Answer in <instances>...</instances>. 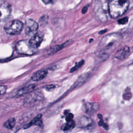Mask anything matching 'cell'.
<instances>
[{
    "mask_svg": "<svg viewBox=\"0 0 133 133\" xmlns=\"http://www.w3.org/2000/svg\"><path fill=\"white\" fill-rule=\"evenodd\" d=\"M121 34L118 33H111L106 35L101 39L98 45V50L100 52L111 51L115 49L122 41Z\"/></svg>",
    "mask_w": 133,
    "mask_h": 133,
    "instance_id": "obj_1",
    "label": "cell"
},
{
    "mask_svg": "<svg viewBox=\"0 0 133 133\" xmlns=\"http://www.w3.org/2000/svg\"><path fill=\"white\" fill-rule=\"evenodd\" d=\"M129 4V0H109L108 11L112 18L122 16L127 10Z\"/></svg>",
    "mask_w": 133,
    "mask_h": 133,
    "instance_id": "obj_2",
    "label": "cell"
},
{
    "mask_svg": "<svg viewBox=\"0 0 133 133\" xmlns=\"http://www.w3.org/2000/svg\"><path fill=\"white\" fill-rule=\"evenodd\" d=\"M23 28V23L18 20H14L5 24L4 29L6 33L10 35L19 34Z\"/></svg>",
    "mask_w": 133,
    "mask_h": 133,
    "instance_id": "obj_3",
    "label": "cell"
},
{
    "mask_svg": "<svg viewBox=\"0 0 133 133\" xmlns=\"http://www.w3.org/2000/svg\"><path fill=\"white\" fill-rule=\"evenodd\" d=\"M16 51L20 54L30 55L36 51V49L32 47L29 40H21L16 45Z\"/></svg>",
    "mask_w": 133,
    "mask_h": 133,
    "instance_id": "obj_4",
    "label": "cell"
},
{
    "mask_svg": "<svg viewBox=\"0 0 133 133\" xmlns=\"http://www.w3.org/2000/svg\"><path fill=\"white\" fill-rule=\"evenodd\" d=\"M42 94L38 92H31L24 101V105L26 107H31L36 104L42 100Z\"/></svg>",
    "mask_w": 133,
    "mask_h": 133,
    "instance_id": "obj_5",
    "label": "cell"
},
{
    "mask_svg": "<svg viewBox=\"0 0 133 133\" xmlns=\"http://www.w3.org/2000/svg\"><path fill=\"white\" fill-rule=\"evenodd\" d=\"M38 25L37 23L33 19L27 20L25 24V33L29 36H33L36 33Z\"/></svg>",
    "mask_w": 133,
    "mask_h": 133,
    "instance_id": "obj_6",
    "label": "cell"
},
{
    "mask_svg": "<svg viewBox=\"0 0 133 133\" xmlns=\"http://www.w3.org/2000/svg\"><path fill=\"white\" fill-rule=\"evenodd\" d=\"M1 20L4 21L6 20L10 15L11 8L9 3L5 1H1L0 3Z\"/></svg>",
    "mask_w": 133,
    "mask_h": 133,
    "instance_id": "obj_7",
    "label": "cell"
},
{
    "mask_svg": "<svg viewBox=\"0 0 133 133\" xmlns=\"http://www.w3.org/2000/svg\"><path fill=\"white\" fill-rule=\"evenodd\" d=\"M93 124L92 120L87 116H82L77 121V126L81 128H89Z\"/></svg>",
    "mask_w": 133,
    "mask_h": 133,
    "instance_id": "obj_8",
    "label": "cell"
},
{
    "mask_svg": "<svg viewBox=\"0 0 133 133\" xmlns=\"http://www.w3.org/2000/svg\"><path fill=\"white\" fill-rule=\"evenodd\" d=\"M43 38L44 36L42 33H36L29 39V42L32 47L37 49L41 44Z\"/></svg>",
    "mask_w": 133,
    "mask_h": 133,
    "instance_id": "obj_9",
    "label": "cell"
},
{
    "mask_svg": "<svg viewBox=\"0 0 133 133\" xmlns=\"http://www.w3.org/2000/svg\"><path fill=\"white\" fill-rule=\"evenodd\" d=\"M35 85L31 84L25 86L22 88H21L16 92V93L14 95V97L18 98L25 95L26 94H29L33 91V90L35 89Z\"/></svg>",
    "mask_w": 133,
    "mask_h": 133,
    "instance_id": "obj_10",
    "label": "cell"
},
{
    "mask_svg": "<svg viewBox=\"0 0 133 133\" xmlns=\"http://www.w3.org/2000/svg\"><path fill=\"white\" fill-rule=\"evenodd\" d=\"M129 52V48L127 46H125L123 48L117 51L115 54L114 55V57L120 60L124 59L128 56Z\"/></svg>",
    "mask_w": 133,
    "mask_h": 133,
    "instance_id": "obj_11",
    "label": "cell"
},
{
    "mask_svg": "<svg viewBox=\"0 0 133 133\" xmlns=\"http://www.w3.org/2000/svg\"><path fill=\"white\" fill-rule=\"evenodd\" d=\"M42 116V115L41 114H39V115H37L29 124L25 125V126L23 127V128L24 129H27L29 127H30L31 126H32L33 125H37L38 126H42V125H43Z\"/></svg>",
    "mask_w": 133,
    "mask_h": 133,
    "instance_id": "obj_12",
    "label": "cell"
},
{
    "mask_svg": "<svg viewBox=\"0 0 133 133\" xmlns=\"http://www.w3.org/2000/svg\"><path fill=\"white\" fill-rule=\"evenodd\" d=\"M47 71L46 70H39L34 73L31 76L32 81L37 82L45 78L47 74Z\"/></svg>",
    "mask_w": 133,
    "mask_h": 133,
    "instance_id": "obj_13",
    "label": "cell"
},
{
    "mask_svg": "<svg viewBox=\"0 0 133 133\" xmlns=\"http://www.w3.org/2000/svg\"><path fill=\"white\" fill-rule=\"evenodd\" d=\"M99 109V105L97 103H86L85 104V109L87 113L92 114L95 113Z\"/></svg>",
    "mask_w": 133,
    "mask_h": 133,
    "instance_id": "obj_14",
    "label": "cell"
},
{
    "mask_svg": "<svg viewBox=\"0 0 133 133\" xmlns=\"http://www.w3.org/2000/svg\"><path fill=\"white\" fill-rule=\"evenodd\" d=\"M16 121L14 118H10L4 123V127L8 129H11L15 126Z\"/></svg>",
    "mask_w": 133,
    "mask_h": 133,
    "instance_id": "obj_15",
    "label": "cell"
},
{
    "mask_svg": "<svg viewBox=\"0 0 133 133\" xmlns=\"http://www.w3.org/2000/svg\"><path fill=\"white\" fill-rule=\"evenodd\" d=\"M75 125V122L73 120L71 121L67 122V123L63 127V130L64 131L70 130L73 129Z\"/></svg>",
    "mask_w": 133,
    "mask_h": 133,
    "instance_id": "obj_16",
    "label": "cell"
},
{
    "mask_svg": "<svg viewBox=\"0 0 133 133\" xmlns=\"http://www.w3.org/2000/svg\"><path fill=\"white\" fill-rule=\"evenodd\" d=\"M84 63V60H82L81 61H80L79 62H78V63H76L75 65L74 66L73 68H72L70 70V72H73L75 71H76L78 69H79V68H81L83 64Z\"/></svg>",
    "mask_w": 133,
    "mask_h": 133,
    "instance_id": "obj_17",
    "label": "cell"
},
{
    "mask_svg": "<svg viewBox=\"0 0 133 133\" xmlns=\"http://www.w3.org/2000/svg\"><path fill=\"white\" fill-rule=\"evenodd\" d=\"M87 78V75H82V76H81L77 80V81L74 84V86H79L80 84H82V83H84V81Z\"/></svg>",
    "mask_w": 133,
    "mask_h": 133,
    "instance_id": "obj_18",
    "label": "cell"
},
{
    "mask_svg": "<svg viewBox=\"0 0 133 133\" xmlns=\"http://www.w3.org/2000/svg\"><path fill=\"white\" fill-rule=\"evenodd\" d=\"M63 47L62 45H56L54 47H53L52 48H51L50 50H49V53L50 54H54L56 52H57L58 51L61 50L62 48Z\"/></svg>",
    "mask_w": 133,
    "mask_h": 133,
    "instance_id": "obj_19",
    "label": "cell"
},
{
    "mask_svg": "<svg viewBox=\"0 0 133 133\" xmlns=\"http://www.w3.org/2000/svg\"><path fill=\"white\" fill-rule=\"evenodd\" d=\"M48 19V17L47 15H44L42 16L40 19H39V23L41 25H45L47 23Z\"/></svg>",
    "mask_w": 133,
    "mask_h": 133,
    "instance_id": "obj_20",
    "label": "cell"
},
{
    "mask_svg": "<svg viewBox=\"0 0 133 133\" xmlns=\"http://www.w3.org/2000/svg\"><path fill=\"white\" fill-rule=\"evenodd\" d=\"M128 19L127 17H124L123 18H121L118 20V23L120 24H125L128 22Z\"/></svg>",
    "mask_w": 133,
    "mask_h": 133,
    "instance_id": "obj_21",
    "label": "cell"
},
{
    "mask_svg": "<svg viewBox=\"0 0 133 133\" xmlns=\"http://www.w3.org/2000/svg\"><path fill=\"white\" fill-rule=\"evenodd\" d=\"M73 115L72 113H67L66 115V120L67 122L71 121L73 120Z\"/></svg>",
    "mask_w": 133,
    "mask_h": 133,
    "instance_id": "obj_22",
    "label": "cell"
},
{
    "mask_svg": "<svg viewBox=\"0 0 133 133\" xmlns=\"http://www.w3.org/2000/svg\"><path fill=\"white\" fill-rule=\"evenodd\" d=\"M131 97H132L131 96V94L130 93V92H126V93L124 94V95H123L124 98L126 100H129L131 98Z\"/></svg>",
    "mask_w": 133,
    "mask_h": 133,
    "instance_id": "obj_23",
    "label": "cell"
},
{
    "mask_svg": "<svg viewBox=\"0 0 133 133\" xmlns=\"http://www.w3.org/2000/svg\"><path fill=\"white\" fill-rule=\"evenodd\" d=\"M6 90V87L4 85H1L0 87V91H1V95H2L4 94L5 93Z\"/></svg>",
    "mask_w": 133,
    "mask_h": 133,
    "instance_id": "obj_24",
    "label": "cell"
},
{
    "mask_svg": "<svg viewBox=\"0 0 133 133\" xmlns=\"http://www.w3.org/2000/svg\"><path fill=\"white\" fill-rule=\"evenodd\" d=\"M55 0H42V1L45 4H52L55 2Z\"/></svg>",
    "mask_w": 133,
    "mask_h": 133,
    "instance_id": "obj_25",
    "label": "cell"
},
{
    "mask_svg": "<svg viewBox=\"0 0 133 133\" xmlns=\"http://www.w3.org/2000/svg\"><path fill=\"white\" fill-rule=\"evenodd\" d=\"M55 88V86L53 85H47L46 86V89L47 90H50L53 88Z\"/></svg>",
    "mask_w": 133,
    "mask_h": 133,
    "instance_id": "obj_26",
    "label": "cell"
},
{
    "mask_svg": "<svg viewBox=\"0 0 133 133\" xmlns=\"http://www.w3.org/2000/svg\"><path fill=\"white\" fill-rule=\"evenodd\" d=\"M87 6H85L83 8L82 12V13L84 14V13H85L87 11Z\"/></svg>",
    "mask_w": 133,
    "mask_h": 133,
    "instance_id": "obj_27",
    "label": "cell"
}]
</instances>
